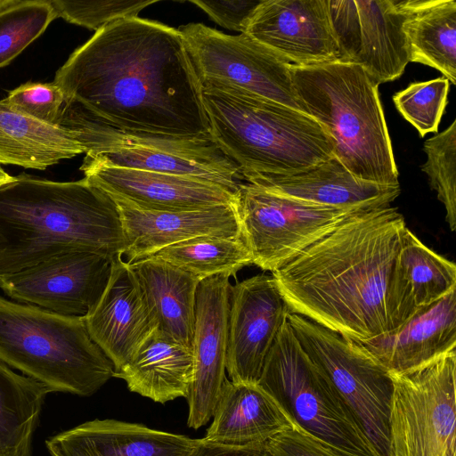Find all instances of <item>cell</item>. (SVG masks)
I'll return each instance as SVG.
<instances>
[{
    "label": "cell",
    "instance_id": "cell-41",
    "mask_svg": "<svg viewBox=\"0 0 456 456\" xmlns=\"http://www.w3.org/2000/svg\"><path fill=\"white\" fill-rule=\"evenodd\" d=\"M19 0H0V11L15 4Z\"/></svg>",
    "mask_w": 456,
    "mask_h": 456
},
{
    "label": "cell",
    "instance_id": "cell-30",
    "mask_svg": "<svg viewBox=\"0 0 456 456\" xmlns=\"http://www.w3.org/2000/svg\"><path fill=\"white\" fill-rule=\"evenodd\" d=\"M49 393L0 362V456H32L33 436Z\"/></svg>",
    "mask_w": 456,
    "mask_h": 456
},
{
    "label": "cell",
    "instance_id": "cell-10",
    "mask_svg": "<svg viewBox=\"0 0 456 456\" xmlns=\"http://www.w3.org/2000/svg\"><path fill=\"white\" fill-rule=\"evenodd\" d=\"M202 90L238 93L307 114L298 101L290 63L246 34L228 35L202 23L180 26Z\"/></svg>",
    "mask_w": 456,
    "mask_h": 456
},
{
    "label": "cell",
    "instance_id": "cell-13",
    "mask_svg": "<svg viewBox=\"0 0 456 456\" xmlns=\"http://www.w3.org/2000/svg\"><path fill=\"white\" fill-rule=\"evenodd\" d=\"M329 11L339 61L360 66L378 86L403 75L410 62L403 1L329 0Z\"/></svg>",
    "mask_w": 456,
    "mask_h": 456
},
{
    "label": "cell",
    "instance_id": "cell-9",
    "mask_svg": "<svg viewBox=\"0 0 456 456\" xmlns=\"http://www.w3.org/2000/svg\"><path fill=\"white\" fill-rule=\"evenodd\" d=\"M70 124L80 131L86 156L108 166L191 176L236 193L244 178L240 167L211 135L174 137L121 131L68 105Z\"/></svg>",
    "mask_w": 456,
    "mask_h": 456
},
{
    "label": "cell",
    "instance_id": "cell-22",
    "mask_svg": "<svg viewBox=\"0 0 456 456\" xmlns=\"http://www.w3.org/2000/svg\"><path fill=\"white\" fill-rule=\"evenodd\" d=\"M197 439L115 419H94L45 441L51 456H190Z\"/></svg>",
    "mask_w": 456,
    "mask_h": 456
},
{
    "label": "cell",
    "instance_id": "cell-29",
    "mask_svg": "<svg viewBox=\"0 0 456 456\" xmlns=\"http://www.w3.org/2000/svg\"><path fill=\"white\" fill-rule=\"evenodd\" d=\"M403 30L410 62L440 71L456 85V2L403 0Z\"/></svg>",
    "mask_w": 456,
    "mask_h": 456
},
{
    "label": "cell",
    "instance_id": "cell-38",
    "mask_svg": "<svg viewBox=\"0 0 456 456\" xmlns=\"http://www.w3.org/2000/svg\"><path fill=\"white\" fill-rule=\"evenodd\" d=\"M261 0H191L220 26L244 34L249 19Z\"/></svg>",
    "mask_w": 456,
    "mask_h": 456
},
{
    "label": "cell",
    "instance_id": "cell-40",
    "mask_svg": "<svg viewBox=\"0 0 456 456\" xmlns=\"http://www.w3.org/2000/svg\"><path fill=\"white\" fill-rule=\"evenodd\" d=\"M14 177L6 173L0 166V186L12 181Z\"/></svg>",
    "mask_w": 456,
    "mask_h": 456
},
{
    "label": "cell",
    "instance_id": "cell-33",
    "mask_svg": "<svg viewBox=\"0 0 456 456\" xmlns=\"http://www.w3.org/2000/svg\"><path fill=\"white\" fill-rule=\"evenodd\" d=\"M427 155L421 170L430 187L445 208V220L453 232L456 228V120L442 133L424 142Z\"/></svg>",
    "mask_w": 456,
    "mask_h": 456
},
{
    "label": "cell",
    "instance_id": "cell-31",
    "mask_svg": "<svg viewBox=\"0 0 456 456\" xmlns=\"http://www.w3.org/2000/svg\"><path fill=\"white\" fill-rule=\"evenodd\" d=\"M199 279L226 274L234 276L253 265L249 250L240 237L200 236L167 246L151 256Z\"/></svg>",
    "mask_w": 456,
    "mask_h": 456
},
{
    "label": "cell",
    "instance_id": "cell-11",
    "mask_svg": "<svg viewBox=\"0 0 456 456\" xmlns=\"http://www.w3.org/2000/svg\"><path fill=\"white\" fill-rule=\"evenodd\" d=\"M456 350L391 374L390 456H456Z\"/></svg>",
    "mask_w": 456,
    "mask_h": 456
},
{
    "label": "cell",
    "instance_id": "cell-14",
    "mask_svg": "<svg viewBox=\"0 0 456 456\" xmlns=\"http://www.w3.org/2000/svg\"><path fill=\"white\" fill-rule=\"evenodd\" d=\"M114 256L61 254L0 277V288L13 301L62 315L85 316L107 286Z\"/></svg>",
    "mask_w": 456,
    "mask_h": 456
},
{
    "label": "cell",
    "instance_id": "cell-6",
    "mask_svg": "<svg viewBox=\"0 0 456 456\" xmlns=\"http://www.w3.org/2000/svg\"><path fill=\"white\" fill-rule=\"evenodd\" d=\"M0 362L50 393L88 396L115 369L91 338L84 316L62 315L0 296Z\"/></svg>",
    "mask_w": 456,
    "mask_h": 456
},
{
    "label": "cell",
    "instance_id": "cell-15",
    "mask_svg": "<svg viewBox=\"0 0 456 456\" xmlns=\"http://www.w3.org/2000/svg\"><path fill=\"white\" fill-rule=\"evenodd\" d=\"M289 314L273 275L257 274L232 285L225 365L232 381L257 384Z\"/></svg>",
    "mask_w": 456,
    "mask_h": 456
},
{
    "label": "cell",
    "instance_id": "cell-8",
    "mask_svg": "<svg viewBox=\"0 0 456 456\" xmlns=\"http://www.w3.org/2000/svg\"><path fill=\"white\" fill-rule=\"evenodd\" d=\"M288 322L301 347L350 410L379 456H390L389 418L394 381L360 342L306 317Z\"/></svg>",
    "mask_w": 456,
    "mask_h": 456
},
{
    "label": "cell",
    "instance_id": "cell-39",
    "mask_svg": "<svg viewBox=\"0 0 456 456\" xmlns=\"http://www.w3.org/2000/svg\"><path fill=\"white\" fill-rule=\"evenodd\" d=\"M190 456H271L265 445L232 447L197 439Z\"/></svg>",
    "mask_w": 456,
    "mask_h": 456
},
{
    "label": "cell",
    "instance_id": "cell-7",
    "mask_svg": "<svg viewBox=\"0 0 456 456\" xmlns=\"http://www.w3.org/2000/svg\"><path fill=\"white\" fill-rule=\"evenodd\" d=\"M257 384L292 422L345 456H379L337 391L305 353L287 321Z\"/></svg>",
    "mask_w": 456,
    "mask_h": 456
},
{
    "label": "cell",
    "instance_id": "cell-12",
    "mask_svg": "<svg viewBox=\"0 0 456 456\" xmlns=\"http://www.w3.org/2000/svg\"><path fill=\"white\" fill-rule=\"evenodd\" d=\"M233 206L240 237L251 254L253 265L272 273L331 232L350 216L366 209L304 202L246 182L236 191Z\"/></svg>",
    "mask_w": 456,
    "mask_h": 456
},
{
    "label": "cell",
    "instance_id": "cell-27",
    "mask_svg": "<svg viewBox=\"0 0 456 456\" xmlns=\"http://www.w3.org/2000/svg\"><path fill=\"white\" fill-rule=\"evenodd\" d=\"M160 331L191 348L199 279L153 256L129 264Z\"/></svg>",
    "mask_w": 456,
    "mask_h": 456
},
{
    "label": "cell",
    "instance_id": "cell-28",
    "mask_svg": "<svg viewBox=\"0 0 456 456\" xmlns=\"http://www.w3.org/2000/svg\"><path fill=\"white\" fill-rule=\"evenodd\" d=\"M86 153L80 131L28 117L0 100V163L45 169Z\"/></svg>",
    "mask_w": 456,
    "mask_h": 456
},
{
    "label": "cell",
    "instance_id": "cell-2",
    "mask_svg": "<svg viewBox=\"0 0 456 456\" xmlns=\"http://www.w3.org/2000/svg\"><path fill=\"white\" fill-rule=\"evenodd\" d=\"M404 218L362 209L272 273L290 314L358 342L388 331L386 297Z\"/></svg>",
    "mask_w": 456,
    "mask_h": 456
},
{
    "label": "cell",
    "instance_id": "cell-25",
    "mask_svg": "<svg viewBox=\"0 0 456 456\" xmlns=\"http://www.w3.org/2000/svg\"><path fill=\"white\" fill-rule=\"evenodd\" d=\"M204 440L232 447L261 446L295 424L258 384L224 380Z\"/></svg>",
    "mask_w": 456,
    "mask_h": 456
},
{
    "label": "cell",
    "instance_id": "cell-16",
    "mask_svg": "<svg viewBox=\"0 0 456 456\" xmlns=\"http://www.w3.org/2000/svg\"><path fill=\"white\" fill-rule=\"evenodd\" d=\"M231 287L226 274L202 280L198 286L191 342L193 373L186 396L187 425L194 429L212 418L226 379Z\"/></svg>",
    "mask_w": 456,
    "mask_h": 456
},
{
    "label": "cell",
    "instance_id": "cell-34",
    "mask_svg": "<svg viewBox=\"0 0 456 456\" xmlns=\"http://www.w3.org/2000/svg\"><path fill=\"white\" fill-rule=\"evenodd\" d=\"M450 82L437 77L426 82L411 83L393 96L401 115L410 122L421 137L436 133L447 104Z\"/></svg>",
    "mask_w": 456,
    "mask_h": 456
},
{
    "label": "cell",
    "instance_id": "cell-20",
    "mask_svg": "<svg viewBox=\"0 0 456 456\" xmlns=\"http://www.w3.org/2000/svg\"><path fill=\"white\" fill-rule=\"evenodd\" d=\"M107 194L116 203L119 212L125 238L121 256L128 264L149 257L167 246L196 237H240L233 204L188 211H151L138 208L118 196Z\"/></svg>",
    "mask_w": 456,
    "mask_h": 456
},
{
    "label": "cell",
    "instance_id": "cell-3",
    "mask_svg": "<svg viewBox=\"0 0 456 456\" xmlns=\"http://www.w3.org/2000/svg\"><path fill=\"white\" fill-rule=\"evenodd\" d=\"M113 200L84 177L53 182L20 175L0 186V277L70 252L121 255Z\"/></svg>",
    "mask_w": 456,
    "mask_h": 456
},
{
    "label": "cell",
    "instance_id": "cell-4",
    "mask_svg": "<svg viewBox=\"0 0 456 456\" xmlns=\"http://www.w3.org/2000/svg\"><path fill=\"white\" fill-rule=\"evenodd\" d=\"M305 111L335 141V157L357 178L397 186L399 172L379 86L356 64L290 65Z\"/></svg>",
    "mask_w": 456,
    "mask_h": 456
},
{
    "label": "cell",
    "instance_id": "cell-17",
    "mask_svg": "<svg viewBox=\"0 0 456 456\" xmlns=\"http://www.w3.org/2000/svg\"><path fill=\"white\" fill-rule=\"evenodd\" d=\"M290 64L339 61L329 0H261L244 33Z\"/></svg>",
    "mask_w": 456,
    "mask_h": 456
},
{
    "label": "cell",
    "instance_id": "cell-23",
    "mask_svg": "<svg viewBox=\"0 0 456 456\" xmlns=\"http://www.w3.org/2000/svg\"><path fill=\"white\" fill-rule=\"evenodd\" d=\"M453 289L454 263L428 248L406 226L387 290V332Z\"/></svg>",
    "mask_w": 456,
    "mask_h": 456
},
{
    "label": "cell",
    "instance_id": "cell-24",
    "mask_svg": "<svg viewBox=\"0 0 456 456\" xmlns=\"http://www.w3.org/2000/svg\"><path fill=\"white\" fill-rule=\"evenodd\" d=\"M455 290L415 313L398 329L362 344L390 374L415 370L456 349Z\"/></svg>",
    "mask_w": 456,
    "mask_h": 456
},
{
    "label": "cell",
    "instance_id": "cell-19",
    "mask_svg": "<svg viewBox=\"0 0 456 456\" xmlns=\"http://www.w3.org/2000/svg\"><path fill=\"white\" fill-rule=\"evenodd\" d=\"M94 342L119 370L157 327L142 289L121 255L114 256L107 286L84 316Z\"/></svg>",
    "mask_w": 456,
    "mask_h": 456
},
{
    "label": "cell",
    "instance_id": "cell-5",
    "mask_svg": "<svg viewBox=\"0 0 456 456\" xmlns=\"http://www.w3.org/2000/svg\"><path fill=\"white\" fill-rule=\"evenodd\" d=\"M214 142L241 174H287L335 157V141L310 115L273 101L203 90Z\"/></svg>",
    "mask_w": 456,
    "mask_h": 456
},
{
    "label": "cell",
    "instance_id": "cell-1",
    "mask_svg": "<svg viewBox=\"0 0 456 456\" xmlns=\"http://www.w3.org/2000/svg\"><path fill=\"white\" fill-rule=\"evenodd\" d=\"M65 103L113 128L210 136L203 90L178 30L132 17L96 31L57 70Z\"/></svg>",
    "mask_w": 456,
    "mask_h": 456
},
{
    "label": "cell",
    "instance_id": "cell-35",
    "mask_svg": "<svg viewBox=\"0 0 456 456\" xmlns=\"http://www.w3.org/2000/svg\"><path fill=\"white\" fill-rule=\"evenodd\" d=\"M157 2V0L50 1L57 18L61 17L69 23L95 30V32L118 20L138 17L141 11Z\"/></svg>",
    "mask_w": 456,
    "mask_h": 456
},
{
    "label": "cell",
    "instance_id": "cell-37",
    "mask_svg": "<svg viewBox=\"0 0 456 456\" xmlns=\"http://www.w3.org/2000/svg\"><path fill=\"white\" fill-rule=\"evenodd\" d=\"M265 446L271 456H345L296 425L269 439Z\"/></svg>",
    "mask_w": 456,
    "mask_h": 456
},
{
    "label": "cell",
    "instance_id": "cell-26",
    "mask_svg": "<svg viewBox=\"0 0 456 456\" xmlns=\"http://www.w3.org/2000/svg\"><path fill=\"white\" fill-rule=\"evenodd\" d=\"M193 373L192 350L155 327L113 377L156 403L187 396Z\"/></svg>",
    "mask_w": 456,
    "mask_h": 456
},
{
    "label": "cell",
    "instance_id": "cell-36",
    "mask_svg": "<svg viewBox=\"0 0 456 456\" xmlns=\"http://www.w3.org/2000/svg\"><path fill=\"white\" fill-rule=\"evenodd\" d=\"M15 110L38 121L63 126L65 96L55 83L28 82L9 92L5 98Z\"/></svg>",
    "mask_w": 456,
    "mask_h": 456
},
{
    "label": "cell",
    "instance_id": "cell-18",
    "mask_svg": "<svg viewBox=\"0 0 456 456\" xmlns=\"http://www.w3.org/2000/svg\"><path fill=\"white\" fill-rule=\"evenodd\" d=\"M80 170L105 192L144 210H197L233 204L235 200L234 192L207 180L111 167L88 156Z\"/></svg>",
    "mask_w": 456,
    "mask_h": 456
},
{
    "label": "cell",
    "instance_id": "cell-21",
    "mask_svg": "<svg viewBox=\"0 0 456 456\" xmlns=\"http://www.w3.org/2000/svg\"><path fill=\"white\" fill-rule=\"evenodd\" d=\"M246 183L272 193L338 208H370L390 205L400 185L386 186L355 177L336 157L287 174L247 173Z\"/></svg>",
    "mask_w": 456,
    "mask_h": 456
},
{
    "label": "cell",
    "instance_id": "cell-32",
    "mask_svg": "<svg viewBox=\"0 0 456 456\" xmlns=\"http://www.w3.org/2000/svg\"><path fill=\"white\" fill-rule=\"evenodd\" d=\"M56 18L49 0H19L0 11V68L15 59Z\"/></svg>",
    "mask_w": 456,
    "mask_h": 456
}]
</instances>
